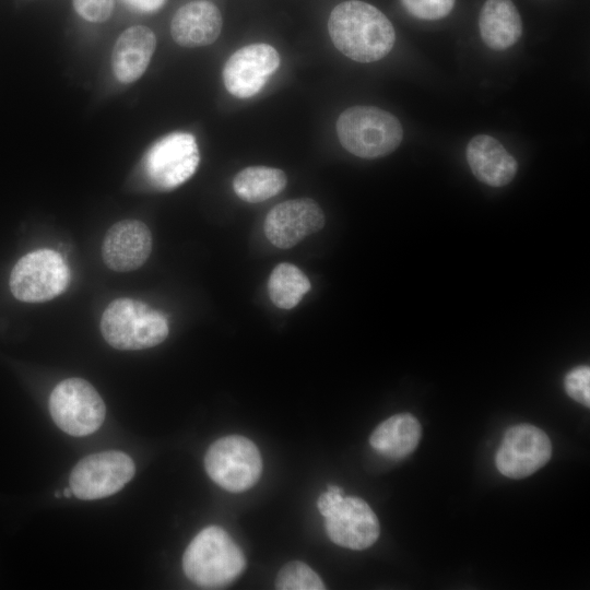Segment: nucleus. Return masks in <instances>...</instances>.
Wrapping results in <instances>:
<instances>
[{"mask_svg": "<svg viewBox=\"0 0 590 590\" xmlns=\"http://www.w3.org/2000/svg\"><path fill=\"white\" fill-rule=\"evenodd\" d=\"M134 472V462L127 453L103 451L80 460L70 474L69 484L75 497L98 499L119 492Z\"/></svg>", "mask_w": 590, "mask_h": 590, "instance_id": "nucleus-10", "label": "nucleus"}, {"mask_svg": "<svg viewBox=\"0 0 590 590\" xmlns=\"http://www.w3.org/2000/svg\"><path fill=\"white\" fill-rule=\"evenodd\" d=\"M76 13L93 23L107 21L114 10V0H73Z\"/></svg>", "mask_w": 590, "mask_h": 590, "instance_id": "nucleus-25", "label": "nucleus"}, {"mask_svg": "<svg viewBox=\"0 0 590 590\" xmlns=\"http://www.w3.org/2000/svg\"><path fill=\"white\" fill-rule=\"evenodd\" d=\"M63 495L66 497H71L73 495V493H72L71 488L69 487V488H64Z\"/></svg>", "mask_w": 590, "mask_h": 590, "instance_id": "nucleus-27", "label": "nucleus"}, {"mask_svg": "<svg viewBox=\"0 0 590 590\" xmlns=\"http://www.w3.org/2000/svg\"><path fill=\"white\" fill-rule=\"evenodd\" d=\"M552 456L548 436L531 424L511 426L496 452L498 471L510 479L527 477L541 469Z\"/></svg>", "mask_w": 590, "mask_h": 590, "instance_id": "nucleus-11", "label": "nucleus"}, {"mask_svg": "<svg viewBox=\"0 0 590 590\" xmlns=\"http://www.w3.org/2000/svg\"><path fill=\"white\" fill-rule=\"evenodd\" d=\"M246 567L241 548L220 527L201 530L182 556L185 575L204 589H220L232 583Z\"/></svg>", "mask_w": 590, "mask_h": 590, "instance_id": "nucleus-2", "label": "nucleus"}, {"mask_svg": "<svg viewBox=\"0 0 590 590\" xmlns=\"http://www.w3.org/2000/svg\"><path fill=\"white\" fill-rule=\"evenodd\" d=\"M287 178L282 169L269 166H249L233 179V189L238 198L249 203L266 201L280 193Z\"/></svg>", "mask_w": 590, "mask_h": 590, "instance_id": "nucleus-20", "label": "nucleus"}, {"mask_svg": "<svg viewBox=\"0 0 590 590\" xmlns=\"http://www.w3.org/2000/svg\"><path fill=\"white\" fill-rule=\"evenodd\" d=\"M222 26L219 8L211 1L196 0L176 11L170 22V35L182 47H203L219 38Z\"/></svg>", "mask_w": 590, "mask_h": 590, "instance_id": "nucleus-15", "label": "nucleus"}, {"mask_svg": "<svg viewBox=\"0 0 590 590\" xmlns=\"http://www.w3.org/2000/svg\"><path fill=\"white\" fill-rule=\"evenodd\" d=\"M482 40L494 50H505L522 34L520 14L511 0H486L479 19Z\"/></svg>", "mask_w": 590, "mask_h": 590, "instance_id": "nucleus-18", "label": "nucleus"}, {"mask_svg": "<svg viewBox=\"0 0 590 590\" xmlns=\"http://www.w3.org/2000/svg\"><path fill=\"white\" fill-rule=\"evenodd\" d=\"M152 251L149 227L138 220H122L106 233L102 245L105 264L117 272L133 271L144 264Z\"/></svg>", "mask_w": 590, "mask_h": 590, "instance_id": "nucleus-14", "label": "nucleus"}, {"mask_svg": "<svg viewBox=\"0 0 590 590\" xmlns=\"http://www.w3.org/2000/svg\"><path fill=\"white\" fill-rule=\"evenodd\" d=\"M456 0H401L405 10L421 20H439L447 16Z\"/></svg>", "mask_w": 590, "mask_h": 590, "instance_id": "nucleus-23", "label": "nucleus"}, {"mask_svg": "<svg viewBox=\"0 0 590 590\" xmlns=\"http://www.w3.org/2000/svg\"><path fill=\"white\" fill-rule=\"evenodd\" d=\"M421 435L417 418L410 413H400L380 423L371 433L369 444L381 456L400 460L415 450Z\"/></svg>", "mask_w": 590, "mask_h": 590, "instance_id": "nucleus-19", "label": "nucleus"}, {"mask_svg": "<svg viewBox=\"0 0 590 590\" xmlns=\"http://www.w3.org/2000/svg\"><path fill=\"white\" fill-rule=\"evenodd\" d=\"M465 156L473 175L492 187L508 185L517 173L516 160L499 141L487 134L472 138Z\"/></svg>", "mask_w": 590, "mask_h": 590, "instance_id": "nucleus-17", "label": "nucleus"}, {"mask_svg": "<svg viewBox=\"0 0 590 590\" xmlns=\"http://www.w3.org/2000/svg\"><path fill=\"white\" fill-rule=\"evenodd\" d=\"M341 145L362 158H378L392 153L402 142L403 129L396 116L374 106H353L337 120Z\"/></svg>", "mask_w": 590, "mask_h": 590, "instance_id": "nucleus-3", "label": "nucleus"}, {"mask_svg": "<svg viewBox=\"0 0 590 590\" xmlns=\"http://www.w3.org/2000/svg\"><path fill=\"white\" fill-rule=\"evenodd\" d=\"M101 332L115 349L134 351L153 347L168 335L166 318L146 304L132 298H117L108 304L101 318Z\"/></svg>", "mask_w": 590, "mask_h": 590, "instance_id": "nucleus-4", "label": "nucleus"}, {"mask_svg": "<svg viewBox=\"0 0 590 590\" xmlns=\"http://www.w3.org/2000/svg\"><path fill=\"white\" fill-rule=\"evenodd\" d=\"M279 66V52L271 45L257 43L244 46L223 67L224 86L237 98L252 97L264 87Z\"/></svg>", "mask_w": 590, "mask_h": 590, "instance_id": "nucleus-12", "label": "nucleus"}, {"mask_svg": "<svg viewBox=\"0 0 590 590\" xmlns=\"http://www.w3.org/2000/svg\"><path fill=\"white\" fill-rule=\"evenodd\" d=\"M70 272L61 255L51 249H37L23 256L13 267L10 290L25 303L47 302L68 286Z\"/></svg>", "mask_w": 590, "mask_h": 590, "instance_id": "nucleus-9", "label": "nucleus"}, {"mask_svg": "<svg viewBox=\"0 0 590 590\" xmlns=\"http://www.w3.org/2000/svg\"><path fill=\"white\" fill-rule=\"evenodd\" d=\"M328 31L339 51L363 63L386 57L396 40L389 19L376 7L359 0L335 5L329 16Z\"/></svg>", "mask_w": 590, "mask_h": 590, "instance_id": "nucleus-1", "label": "nucleus"}, {"mask_svg": "<svg viewBox=\"0 0 590 590\" xmlns=\"http://www.w3.org/2000/svg\"><path fill=\"white\" fill-rule=\"evenodd\" d=\"M200 152L193 134L170 132L155 141L145 152L140 170L144 181L158 191L173 190L197 170Z\"/></svg>", "mask_w": 590, "mask_h": 590, "instance_id": "nucleus-6", "label": "nucleus"}, {"mask_svg": "<svg viewBox=\"0 0 590 590\" xmlns=\"http://www.w3.org/2000/svg\"><path fill=\"white\" fill-rule=\"evenodd\" d=\"M324 214L309 198L286 200L272 208L264 220V234L272 245L286 249L320 231Z\"/></svg>", "mask_w": 590, "mask_h": 590, "instance_id": "nucleus-13", "label": "nucleus"}, {"mask_svg": "<svg viewBox=\"0 0 590 590\" xmlns=\"http://www.w3.org/2000/svg\"><path fill=\"white\" fill-rule=\"evenodd\" d=\"M566 393L575 401L590 406V368L578 366L573 368L564 380Z\"/></svg>", "mask_w": 590, "mask_h": 590, "instance_id": "nucleus-24", "label": "nucleus"}, {"mask_svg": "<svg viewBox=\"0 0 590 590\" xmlns=\"http://www.w3.org/2000/svg\"><path fill=\"white\" fill-rule=\"evenodd\" d=\"M329 539L339 546L361 551L373 545L380 533L379 521L369 505L359 497L343 496V489L328 485L318 500Z\"/></svg>", "mask_w": 590, "mask_h": 590, "instance_id": "nucleus-5", "label": "nucleus"}, {"mask_svg": "<svg viewBox=\"0 0 590 590\" xmlns=\"http://www.w3.org/2000/svg\"><path fill=\"white\" fill-rule=\"evenodd\" d=\"M279 590H323V581L307 564L293 560L284 565L275 579Z\"/></svg>", "mask_w": 590, "mask_h": 590, "instance_id": "nucleus-22", "label": "nucleus"}, {"mask_svg": "<svg viewBox=\"0 0 590 590\" xmlns=\"http://www.w3.org/2000/svg\"><path fill=\"white\" fill-rule=\"evenodd\" d=\"M49 411L56 425L71 436H87L105 420L106 408L96 389L82 378L60 381L49 397Z\"/></svg>", "mask_w": 590, "mask_h": 590, "instance_id": "nucleus-8", "label": "nucleus"}, {"mask_svg": "<svg viewBox=\"0 0 590 590\" xmlns=\"http://www.w3.org/2000/svg\"><path fill=\"white\" fill-rule=\"evenodd\" d=\"M156 48L154 32L144 25H134L117 38L111 52V69L121 83L137 81L148 69Z\"/></svg>", "mask_w": 590, "mask_h": 590, "instance_id": "nucleus-16", "label": "nucleus"}, {"mask_svg": "<svg viewBox=\"0 0 590 590\" xmlns=\"http://www.w3.org/2000/svg\"><path fill=\"white\" fill-rule=\"evenodd\" d=\"M204 467L219 486L238 493L257 483L262 471V459L253 441L240 435H229L209 447Z\"/></svg>", "mask_w": 590, "mask_h": 590, "instance_id": "nucleus-7", "label": "nucleus"}, {"mask_svg": "<svg viewBox=\"0 0 590 590\" xmlns=\"http://www.w3.org/2000/svg\"><path fill=\"white\" fill-rule=\"evenodd\" d=\"M310 287V282L304 272L287 262L278 264L268 281L270 299L282 309L297 306Z\"/></svg>", "mask_w": 590, "mask_h": 590, "instance_id": "nucleus-21", "label": "nucleus"}, {"mask_svg": "<svg viewBox=\"0 0 590 590\" xmlns=\"http://www.w3.org/2000/svg\"><path fill=\"white\" fill-rule=\"evenodd\" d=\"M130 8L142 13L158 11L166 0H123Z\"/></svg>", "mask_w": 590, "mask_h": 590, "instance_id": "nucleus-26", "label": "nucleus"}]
</instances>
